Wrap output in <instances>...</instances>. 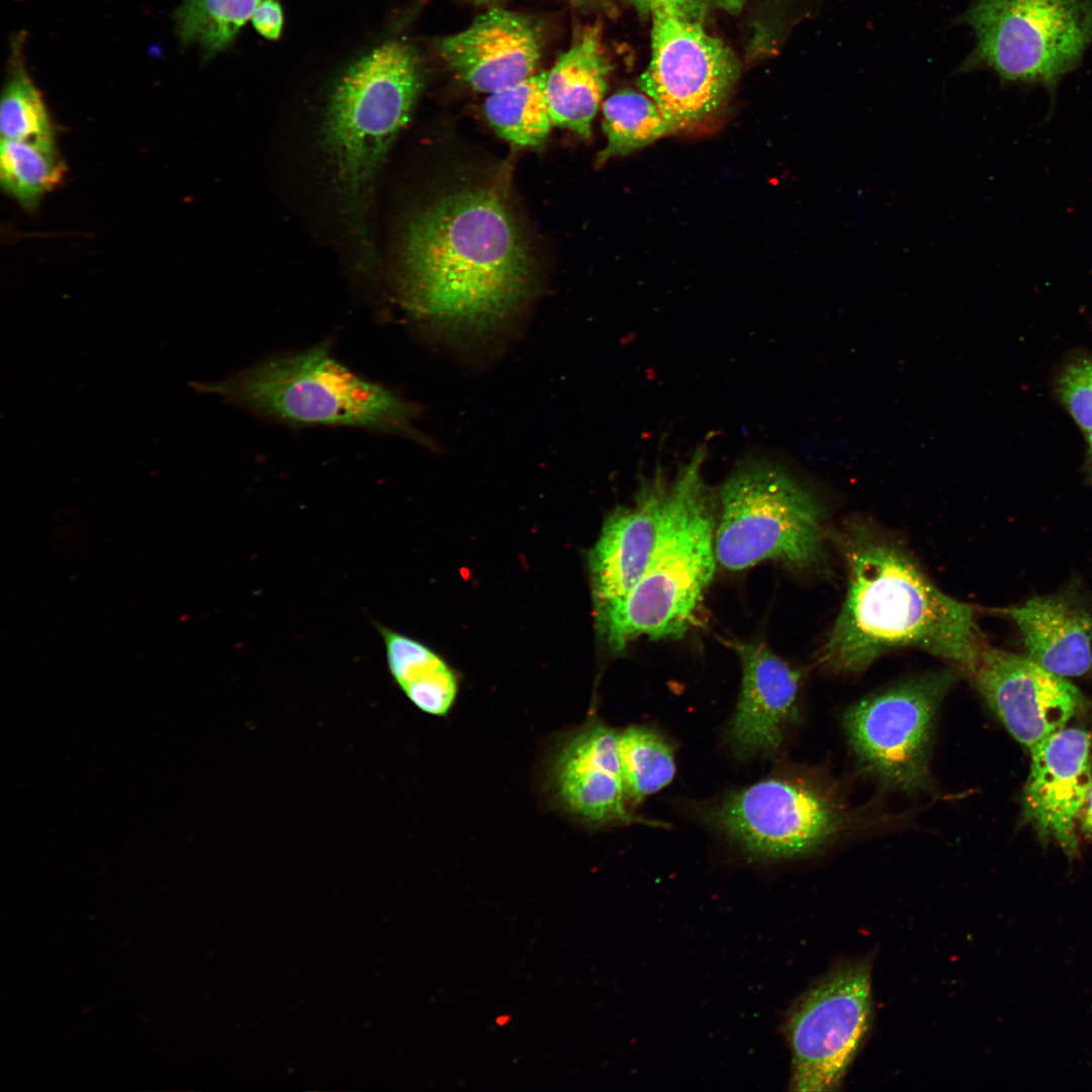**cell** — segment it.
Returning a JSON list of instances; mask_svg holds the SVG:
<instances>
[{"label":"cell","instance_id":"cell-27","mask_svg":"<svg viewBox=\"0 0 1092 1092\" xmlns=\"http://www.w3.org/2000/svg\"><path fill=\"white\" fill-rule=\"evenodd\" d=\"M1058 391L1074 421L1086 433L1092 430V358L1068 365L1058 381Z\"/></svg>","mask_w":1092,"mask_h":1092},{"label":"cell","instance_id":"cell-8","mask_svg":"<svg viewBox=\"0 0 1092 1092\" xmlns=\"http://www.w3.org/2000/svg\"><path fill=\"white\" fill-rule=\"evenodd\" d=\"M703 813L719 833L763 859L810 854L856 825L852 811L830 785L794 771L730 793Z\"/></svg>","mask_w":1092,"mask_h":1092},{"label":"cell","instance_id":"cell-20","mask_svg":"<svg viewBox=\"0 0 1092 1092\" xmlns=\"http://www.w3.org/2000/svg\"><path fill=\"white\" fill-rule=\"evenodd\" d=\"M374 626L383 641L388 671L406 698L426 714H449L459 691L455 671L423 642L380 623Z\"/></svg>","mask_w":1092,"mask_h":1092},{"label":"cell","instance_id":"cell-17","mask_svg":"<svg viewBox=\"0 0 1092 1092\" xmlns=\"http://www.w3.org/2000/svg\"><path fill=\"white\" fill-rule=\"evenodd\" d=\"M667 485L656 473L641 484L631 506L605 519L588 553L595 607L622 599L643 576L657 543Z\"/></svg>","mask_w":1092,"mask_h":1092},{"label":"cell","instance_id":"cell-3","mask_svg":"<svg viewBox=\"0 0 1092 1092\" xmlns=\"http://www.w3.org/2000/svg\"><path fill=\"white\" fill-rule=\"evenodd\" d=\"M699 448L668 481L657 543L641 579L622 599L595 607L611 654L639 637L678 639L694 625L715 569L716 519Z\"/></svg>","mask_w":1092,"mask_h":1092},{"label":"cell","instance_id":"cell-4","mask_svg":"<svg viewBox=\"0 0 1092 1092\" xmlns=\"http://www.w3.org/2000/svg\"><path fill=\"white\" fill-rule=\"evenodd\" d=\"M209 390L282 423L361 428L432 447L416 426L417 405L351 371L326 343L265 359Z\"/></svg>","mask_w":1092,"mask_h":1092},{"label":"cell","instance_id":"cell-28","mask_svg":"<svg viewBox=\"0 0 1092 1092\" xmlns=\"http://www.w3.org/2000/svg\"><path fill=\"white\" fill-rule=\"evenodd\" d=\"M638 9L653 13L656 10H669L695 19H699L704 10L713 4L735 7L739 0H629Z\"/></svg>","mask_w":1092,"mask_h":1092},{"label":"cell","instance_id":"cell-22","mask_svg":"<svg viewBox=\"0 0 1092 1092\" xmlns=\"http://www.w3.org/2000/svg\"><path fill=\"white\" fill-rule=\"evenodd\" d=\"M64 174L65 164L54 139L1 141L2 188L25 209L34 210Z\"/></svg>","mask_w":1092,"mask_h":1092},{"label":"cell","instance_id":"cell-21","mask_svg":"<svg viewBox=\"0 0 1092 1092\" xmlns=\"http://www.w3.org/2000/svg\"><path fill=\"white\" fill-rule=\"evenodd\" d=\"M546 72L534 74L488 94L484 114L495 132L513 145L542 147L553 125L546 94Z\"/></svg>","mask_w":1092,"mask_h":1092},{"label":"cell","instance_id":"cell-30","mask_svg":"<svg viewBox=\"0 0 1092 1092\" xmlns=\"http://www.w3.org/2000/svg\"><path fill=\"white\" fill-rule=\"evenodd\" d=\"M1079 817L1081 830L1092 838V790Z\"/></svg>","mask_w":1092,"mask_h":1092},{"label":"cell","instance_id":"cell-34","mask_svg":"<svg viewBox=\"0 0 1092 1092\" xmlns=\"http://www.w3.org/2000/svg\"><path fill=\"white\" fill-rule=\"evenodd\" d=\"M470 1L472 3H474V4H476V5H490V4L495 3L497 0H470Z\"/></svg>","mask_w":1092,"mask_h":1092},{"label":"cell","instance_id":"cell-10","mask_svg":"<svg viewBox=\"0 0 1092 1092\" xmlns=\"http://www.w3.org/2000/svg\"><path fill=\"white\" fill-rule=\"evenodd\" d=\"M871 964L844 963L814 985L786 1025L792 1053L791 1089L836 1090L872 1023Z\"/></svg>","mask_w":1092,"mask_h":1092},{"label":"cell","instance_id":"cell-18","mask_svg":"<svg viewBox=\"0 0 1092 1092\" xmlns=\"http://www.w3.org/2000/svg\"><path fill=\"white\" fill-rule=\"evenodd\" d=\"M1017 626L1028 657L1058 675L1092 668V611L1068 594L1035 597L1006 611Z\"/></svg>","mask_w":1092,"mask_h":1092},{"label":"cell","instance_id":"cell-9","mask_svg":"<svg viewBox=\"0 0 1092 1092\" xmlns=\"http://www.w3.org/2000/svg\"><path fill=\"white\" fill-rule=\"evenodd\" d=\"M954 670L927 673L850 706L843 726L859 767L882 786L917 794L932 789L930 753L940 704Z\"/></svg>","mask_w":1092,"mask_h":1092},{"label":"cell","instance_id":"cell-25","mask_svg":"<svg viewBox=\"0 0 1092 1092\" xmlns=\"http://www.w3.org/2000/svg\"><path fill=\"white\" fill-rule=\"evenodd\" d=\"M23 38L13 40L0 107L2 140L54 139L53 124L40 91L28 75L22 57Z\"/></svg>","mask_w":1092,"mask_h":1092},{"label":"cell","instance_id":"cell-23","mask_svg":"<svg viewBox=\"0 0 1092 1092\" xmlns=\"http://www.w3.org/2000/svg\"><path fill=\"white\" fill-rule=\"evenodd\" d=\"M603 115L607 145L598 155V165L677 131L649 96L634 91L611 95L604 102Z\"/></svg>","mask_w":1092,"mask_h":1092},{"label":"cell","instance_id":"cell-26","mask_svg":"<svg viewBox=\"0 0 1092 1092\" xmlns=\"http://www.w3.org/2000/svg\"><path fill=\"white\" fill-rule=\"evenodd\" d=\"M260 1L184 0L174 14L180 40L213 57L235 40Z\"/></svg>","mask_w":1092,"mask_h":1092},{"label":"cell","instance_id":"cell-24","mask_svg":"<svg viewBox=\"0 0 1092 1092\" xmlns=\"http://www.w3.org/2000/svg\"><path fill=\"white\" fill-rule=\"evenodd\" d=\"M623 782L629 803L668 785L675 774L670 743L654 729L631 726L618 735Z\"/></svg>","mask_w":1092,"mask_h":1092},{"label":"cell","instance_id":"cell-32","mask_svg":"<svg viewBox=\"0 0 1092 1092\" xmlns=\"http://www.w3.org/2000/svg\"><path fill=\"white\" fill-rule=\"evenodd\" d=\"M1087 442H1088L1089 459H1090V462L1092 464V430L1087 432Z\"/></svg>","mask_w":1092,"mask_h":1092},{"label":"cell","instance_id":"cell-12","mask_svg":"<svg viewBox=\"0 0 1092 1092\" xmlns=\"http://www.w3.org/2000/svg\"><path fill=\"white\" fill-rule=\"evenodd\" d=\"M968 675L1009 733L1029 749L1086 706L1083 694L1066 677L1028 656L986 644Z\"/></svg>","mask_w":1092,"mask_h":1092},{"label":"cell","instance_id":"cell-19","mask_svg":"<svg viewBox=\"0 0 1092 1092\" xmlns=\"http://www.w3.org/2000/svg\"><path fill=\"white\" fill-rule=\"evenodd\" d=\"M609 72L599 25L583 28L547 72L546 94L553 125L589 139Z\"/></svg>","mask_w":1092,"mask_h":1092},{"label":"cell","instance_id":"cell-5","mask_svg":"<svg viewBox=\"0 0 1092 1092\" xmlns=\"http://www.w3.org/2000/svg\"><path fill=\"white\" fill-rule=\"evenodd\" d=\"M416 50L386 40L355 60L330 91L321 143L348 210L360 211L423 88Z\"/></svg>","mask_w":1092,"mask_h":1092},{"label":"cell","instance_id":"cell-15","mask_svg":"<svg viewBox=\"0 0 1092 1092\" xmlns=\"http://www.w3.org/2000/svg\"><path fill=\"white\" fill-rule=\"evenodd\" d=\"M543 41L542 29L533 18L491 8L467 28L440 39L437 52L465 85L491 94L536 74Z\"/></svg>","mask_w":1092,"mask_h":1092},{"label":"cell","instance_id":"cell-16","mask_svg":"<svg viewBox=\"0 0 1092 1092\" xmlns=\"http://www.w3.org/2000/svg\"><path fill=\"white\" fill-rule=\"evenodd\" d=\"M742 678L727 738L740 758L771 755L798 720L802 672L762 642H735Z\"/></svg>","mask_w":1092,"mask_h":1092},{"label":"cell","instance_id":"cell-2","mask_svg":"<svg viewBox=\"0 0 1092 1092\" xmlns=\"http://www.w3.org/2000/svg\"><path fill=\"white\" fill-rule=\"evenodd\" d=\"M846 597L818 663L859 672L886 652L918 647L968 674L982 647L974 608L941 592L900 548L862 525L837 534Z\"/></svg>","mask_w":1092,"mask_h":1092},{"label":"cell","instance_id":"cell-14","mask_svg":"<svg viewBox=\"0 0 1092 1092\" xmlns=\"http://www.w3.org/2000/svg\"><path fill=\"white\" fill-rule=\"evenodd\" d=\"M1023 816L1042 843L1078 852L1076 819L1092 790L1091 735L1062 728L1030 749Z\"/></svg>","mask_w":1092,"mask_h":1092},{"label":"cell","instance_id":"cell-11","mask_svg":"<svg viewBox=\"0 0 1092 1092\" xmlns=\"http://www.w3.org/2000/svg\"><path fill=\"white\" fill-rule=\"evenodd\" d=\"M652 51L641 89L676 130L711 117L725 102L736 64L699 19L669 10L652 13Z\"/></svg>","mask_w":1092,"mask_h":1092},{"label":"cell","instance_id":"cell-33","mask_svg":"<svg viewBox=\"0 0 1092 1092\" xmlns=\"http://www.w3.org/2000/svg\"><path fill=\"white\" fill-rule=\"evenodd\" d=\"M511 1020V1015H500L495 1019V1022L503 1026Z\"/></svg>","mask_w":1092,"mask_h":1092},{"label":"cell","instance_id":"cell-1","mask_svg":"<svg viewBox=\"0 0 1092 1092\" xmlns=\"http://www.w3.org/2000/svg\"><path fill=\"white\" fill-rule=\"evenodd\" d=\"M533 280L518 222L491 187L446 192L405 225L400 302L414 320L444 336L490 334L523 304Z\"/></svg>","mask_w":1092,"mask_h":1092},{"label":"cell","instance_id":"cell-29","mask_svg":"<svg viewBox=\"0 0 1092 1092\" xmlns=\"http://www.w3.org/2000/svg\"><path fill=\"white\" fill-rule=\"evenodd\" d=\"M251 22L255 30L268 40H277L282 34L284 14L277 0H261L253 11Z\"/></svg>","mask_w":1092,"mask_h":1092},{"label":"cell","instance_id":"cell-31","mask_svg":"<svg viewBox=\"0 0 1092 1092\" xmlns=\"http://www.w3.org/2000/svg\"><path fill=\"white\" fill-rule=\"evenodd\" d=\"M566 1L569 2L572 6H574L576 8H586V7L590 6L592 4L596 3L598 0H566Z\"/></svg>","mask_w":1092,"mask_h":1092},{"label":"cell","instance_id":"cell-6","mask_svg":"<svg viewBox=\"0 0 1092 1092\" xmlns=\"http://www.w3.org/2000/svg\"><path fill=\"white\" fill-rule=\"evenodd\" d=\"M959 19L975 34L962 73L988 69L1001 84L1039 85L1053 99L1092 46V0H973Z\"/></svg>","mask_w":1092,"mask_h":1092},{"label":"cell","instance_id":"cell-13","mask_svg":"<svg viewBox=\"0 0 1092 1092\" xmlns=\"http://www.w3.org/2000/svg\"><path fill=\"white\" fill-rule=\"evenodd\" d=\"M618 735L602 721L589 719L561 737L547 765L552 798L566 813L592 826L662 825L629 810Z\"/></svg>","mask_w":1092,"mask_h":1092},{"label":"cell","instance_id":"cell-7","mask_svg":"<svg viewBox=\"0 0 1092 1092\" xmlns=\"http://www.w3.org/2000/svg\"><path fill=\"white\" fill-rule=\"evenodd\" d=\"M715 531L716 560L739 571L766 560L794 569L816 565L824 552L822 512L813 495L767 461H750L723 483Z\"/></svg>","mask_w":1092,"mask_h":1092}]
</instances>
